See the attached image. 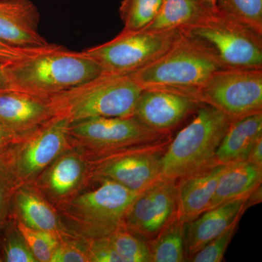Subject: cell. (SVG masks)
<instances>
[{
  "label": "cell",
  "instance_id": "1",
  "mask_svg": "<svg viewBox=\"0 0 262 262\" xmlns=\"http://www.w3.org/2000/svg\"><path fill=\"white\" fill-rule=\"evenodd\" d=\"M75 194L56 206L66 229L84 239L107 237L122 226L133 192L106 179H89Z\"/></svg>",
  "mask_w": 262,
  "mask_h": 262
},
{
  "label": "cell",
  "instance_id": "2",
  "mask_svg": "<svg viewBox=\"0 0 262 262\" xmlns=\"http://www.w3.org/2000/svg\"><path fill=\"white\" fill-rule=\"evenodd\" d=\"M6 66L10 90L49 98L103 73L81 52L54 44L40 54Z\"/></svg>",
  "mask_w": 262,
  "mask_h": 262
},
{
  "label": "cell",
  "instance_id": "3",
  "mask_svg": "<svg viewBox=\"0 0 262 262\" xmlns=\"http://www.w3.org/2000/svg\"><path fill=\"white\" fill-rule=\"evenodd\" d=\"M142 90L130 75L103 72L48 99L53 116L71 123L93 117L134 116Z\"/></svg>",
  "mask_w": 262,
  "mask_h": 262
},
{
  "label": "cell",
  "instance_id": "4",
  "mask_svg": "<svg viewBox=\"0 0 262 262\" xmlns=\"http://www.w3.org/2000/svg\"><path fill=\"white\" fill-rule=\"evenodd\" d=\"M226 67L208 43L182 32L165 54L130 75L143 88L177 89L196 97L198 89L214 72Z\"/></svg>",
  "mask_w": 262,
  "mask_h": 262
},
{
  "label": "cell",
  "instance_id": "5",
  "mask_svg": "<svg viewBox=\"0 0 262 262\" xmlns=\"http://www.w3.org/2000/svg\"><path fill=\"white\" fill-rule=\"evenodd\" d=\"M232 120L202 103L195 117L170 139L160 159V177L178 181L215 163V155Z\"/></svg>",
  "mask_w": 262,
  "mask_h": 262
},
{
  "label": "cell",
  "instance_id": "6",
  "mask_svg": "<svg viewBox=\"0 0 262 262\" xmlns=\"http://www.w3.org/2000/svg\"><path fill=\"white\" fill-rule=\"evenodd\" d=\"M182 32L208 43L232 68L262 69V33L213 5Z\"/></svg>",
  "mask_w": 262,
  "mask_h": 262
},
{
  "label": "cell",
  "instance_id": "7",
  "mask_svg": "<svg viewBox=\"0 0 262 262\" xmlns=\"http://www.w3.org/2000/svg\"><path fill=\"white\" fill-rule=\"evenodd\" d=\"M170 137L146 126L136 117H93L71 122V148L87 160Z\"/></svg>",
  "mask_w": 262,
  "mask_h": 262
},
{
  "label": "cell",
  "instance_id": "8",
  "mask_svg": "<svg viewBox=\"0 0 262 262\" xmlns=\"http://www.w3.org/2000/svg\"><path fill=\"white\" fill-rule=\"evenodd\" d=\"M180 29L151 32L122 31L112 40L84 50L103 72L131 75L165 54L180 37Z\"/></svg>",
  "mask_w": 262,
  "mask_h": 262
},
{
  "label": "cell",
  "instance_id": "9",
  "mask_svg": "<svg viewBox=\"0 0 262 262\" xmlns=\"http://www.w3.org/2000/svg\"><path fill=\"white\" fill-rule=\"evenodd\" d=\"M196 97L232 120L262 113V69L216 71L198 89Z\"/></svg>",
  "mask_w": 262,
  "mask_h": 262
},
{
  "label": "cell",
  "instance_id": "10",
  "mask_svg": "<svg viewBox=\"0 0 262 262\" xmlns=\"http://www.w3.org/2000/svg\"><path fill=\"white\" fill-rule=\"evenodd\" d=\"M70 124L64 118L53 117L5 151L20 185L34 184L60 155L72 149Z\"/></svg>",
  "mask_w": 262,
  "mask_h": 262
},
{
  "label": "cell",
  "instance_id": "11",
  "mask_svg": "<svg viewBox=\"0 0 262 262\" xmlns=\"http://www.w3.org/2000/svg\"><path fill=\"white\" fill-rule=\"evenodd\" d=\"M171 138L87 160L89 179H106L141 192L160 178V159Z\"/></svg>",
  "mask_w": 262,
  "mask_h": 262
},
{
  "label": "cell",
  "instance_id": "12",
  "mask_svg": "<svg viewBox=\"0 0 262 262\" xmlns=\"http://www.w3.org/2000/svg\"><path fill=\"white\" fill-rule=\"evenodd\" d=\"M178 213V181L160 177L139 193L124 216L122 226L149 243Z\"/></svg>",
  "mask_w": 262,
  "mask_h": 262
},
{
  "label": "cell",
  "instance_id": "13",
  "mask_svg": "<svg viewBox=\"0 0 262 262\" xmlns=\"http://www.w3.org/2000/svg\"><path fill=\"white\" fill-rule=\"evenodd\" d=\"M201 103L194 95L167 88H143L134 116L146 126L169 133Z\"/></svg>",
  "mask_w": 262,
  "mask_h": 262
},
{
  "label": "cell",
  "instance_id": "14",
  "mask_svg": "<svg viewBox=\"0 0 262 262\" xmlns=\"http://www.w3.org/2000/svg\"><path fill=\"white\" fill-rule=\"evenodd\" d=\"M89 180V161L72 149L60 155L33 184L56 207L75 194Z\"/></svg>",
  "mask_w": 262,
  "mask_h": 262
},
{
  "label": "cell",
  "instance_id": "15",
  "mask_svg": "<svg viewBox=\"0 0 262 262\" xmlns=\"http://www.w3.org/2000/svg\"><path fill=\"white\" fill-rule=\"evenodd\" d=\"M53 117L48 98L14 90L0 92V123L17 141Z\"/></svg>",
  "mask_w": 262,
  "mask_h": 262
},
{
  "label": "cell",
  "instance_id": "16",
  "mask_svg": "<svg viewBox=\"0 0 262 262\" xmlns=\"http://www.w3.org/2000/svg\"><path fill=\"white\" fill-rule=\"evenodd\" d=\"M12 217L29 228L54 234L60 241L80 238L66 229L56 207L34 184L19 186L15 191Z\"/></svg>",
  "mask_w": 262,
  "mask_h": 262
},
{
  "label": "cell",
  "instance_id": "17",
  "mask_svg": "<svg viewBox=\"0 0 262 262\" xmlns=\"http://www.w3.org/2000/svg\"><path fill=\"white\" fill-rule=\"evenodd\" d=\"M40 14L31 0H0V40L20 48L51 43L39 32Z\"/></svg>",
  "mask_w": 262,
  "mask_h": 262
},
{
  "label": "cell",
  "instance_id": "18",
  "mask_svg": "<svg viewBox=\"0 0 262 262\" xmlns=\"http://www.w3.org/2000/svg\"><path fill=\"white\" fill-rule=\"evenodd\" d=\"M247 198L227 202L185 224L184 246L187 259L234 224L239 223L247 210Z\"/></svg>",
  "mask_w": 262,
  "mask_h": 262
},
{
  "label": "cell",
  "instance_id": "19",
  "mask_svg": "<svg viewBox=\"0 0 262 262\" xmlns=\"http://www.w3.org/2000/svg\"><path fill=\"white\" fill-rule=\"evenodd\" d=\"M225 165L214 163L179 179V220L188 223L208 209Z\"/></svg>",
  "mask_w": 262,
  "mask_h": 262
},
{
  "label": "cell",
  "instance_id": "20",
  "mask_svg": "<svg viewBox=\"0 0 262 262\" xmlns=\"http://www.w3.org/2000/svg\"><path fill=\"white\" fill-rule=\"evenodd\" d=\"M261 181L262 168L248 160L227 164L221 173L208 210L227 202L247 198L261 185Z\"/></svg>",
  "mask_w": 262,
  "mask_h": 262
},
{
  "label": "cell",
  "instance_id": "21",
  "mask_svg": "<svg viewBox=\"0 0 262 262\" xmlns=\"http://www.w3.org/2000/svg\"><path fill=\"white\" fill-rule=\"evenodd\" d=\"M262 138V113L232 120L215 155L221 165L246 160L253 144Z\"/></svg>",
  "mask_w": 262,
  "mask_h": 262
},
{
  "label": "cell",
  "instance_id": "22",
  "mask_svg": "<svg viewBox=\"0 0 262 262\" xmlns=\"http://www.w3.org/2000/svg\"><path fill=\"white\" fill-rule=\"evenodd\" d=\"M206 0H163L158 14L142 30L163 32L185 28L213 6Z\"/></svg>",
  "mask_w": 262,
  "mask_h": 262
},
{
  "label": "cell",
  "instance_id": "23",
  "mask_svg": "<svg viewBox=\"0 0 262 262\" xmlns=\"http://www.w3.org/2000/svg\"><path fill=\"white\" fill-rule=\"evenodd\" d=\"M184 225L176 219L163 232L148 243L151 262L187 261L184 246Z\"/></svg>",
  "mask_w": 262,
  "mask_h": 262
},
{
  "label": "cell",
  "instance_id": "24",
  "mask_svg": "<svg viewBox=\"0 0 262 262\" xmlns=\"http://www.w3.org/2000/svg\"><path fill=\"white\" fill-rule=\"evenodd\" d=\"M163 0H122L119 8L124 32L145 29L154 20Z\"/></svg>",
  "mask_w": 262,
  "mask_h": 262
},
{
  "label": "cell",
  "instance_id": "25",
  "mask_svg": "<svg viewBox=\"0 0 262 262\" xmlns=\"http://www.w3.org/2000/svg\"><path fill=\"white\" fill-rule=\"evenodd\" d=\"M122 262H151L149 245L123 226L107 236Z\"/></svg>",
  "mask_w": 262,
  "mask_h": 262
},
{
  "label": "cell",
  "instance_id": "26",
  "mask_svg": "<svg viewBox=\"0 0 262 262\" xmlns=\"http://www.w3.org/2000/svg\"><path fill=\"white\" fill-rule=\"evenodd\" d=\"M0 253L5 262H37L13 217L0 232Z\"/></svg>",
  "mask_w": 262,
  "mask_h": 262
},
{
  "label": "cell",
  "instance_id": "27",
  "mask_svg": "<svg viewBox=\"0 0 262 262\" xmlns=\"http://www.w3.org/2000/svg\"><path fill=\"white\" fill-rule=\"evenodd\" d=\"M215 6L226 14L262 33V0H218Z\"/></svg>",
  "mask_w": 262,
  "mask_h": 262
},
{
  "label": "cell",
  "instance_id": "28",
  "mask_svg": "<svg viewBox=\"0 0 262 262\" xmlns=\"http://www.w3.org/2000/svg\"><path fill=\"white\" fill-rule=\"evenodd\" d=\"M14 220L37 262H51L52 255L60 243L58 237L49 232L29 228L21 222Z\"/></svg>",
  "mask_w": 262,
  "mask_h": 262
},
{
  "label": "cell",
  "instance_id": "29",
  "mask_svg": "<svg viewBox=\"0 0 262 262\" xmlns=\"http://www.w3.org/2000/svg\"><path fill=\"white\" fill-rule=\"evenodd\" d=\"M20 186L15 178L5 152L0 154V232L12 217L15 191Z\"/></svg>",
  "mask_w": 262,
  "mask_h": 262
},
{
  "label": "cell",
  "instance_id": "30",
  "mask_svg": "<svg viewBox=\"0 0 262 262\" xmlns=\"http://www.w3.org/2000/svg\"><path fill=\"white\" fill-rule=\"evenodd\" d=\"M238 223L234 224L224 233L215 237L204 247L189 258L192 262H221L223 261L226 251L233 238Z\"/></svg>",
  "mask_w": 262,
  "mask_h": 262
},
{
  "label": "cell",
  "instance_id": "31",
  "mask_svg": "<svg viewBox=\"0 0 262 262\" xmlns=\"http://www.w3.org/2000/svg\"><path fill=\"white\" fill-rule=\"evenodd\" d=\"M51 262H90L86 251V239L60 241L52 255Z\"/></svg>",
  "mask_w": 262,
  "mask_h": 262
},
{
  "label": "cell",
  "instance_id": "32",
  "mask_svg": "<svg viewBox=\"0 0 262 262\" xmlns=\"http://www.w3.org/2000/svg\"><path fill=\"white\" fill-rule=\"evenodd\" d=\"M86 251L90 262H122L107 237L86 239Z\"/></svg>",
  "mask_w": 262,
  "mask_h": 262
},
{
  "label": "cell",
  "instance_id": "33",
  "mask_svg": "<svg viewBox=\"0 0 262 262\" xmlns=\"http://www.w3.org/2000/svg\"><path fill=\"white\" fill-rule=\"evenodd\" d=\"M53 45L51 44L46 47L20 48L0 40V63L9 65L16 63L29 57L40 54L50 49Z\"/></svg>",
  "mask_w": 262,
  "mask_h": 262
},
{
  "label": "cell",
  "instance_id": "34",
  "mask_svg": "<svg viewBox=\"0 0 262 262\" xmlns=\"http://www.w3.org/2000/svg\"><path fill=\"white\" fill-rule=\"evenodd\" d=\"M246 160L262 168V138L253 144Z\"/></svg>",
  "mask_w": 262,
  "mask_h": 262
},
{
  "label": "cell",
  "instance_id": "35",
  "mask_svg": "<svg viewBox=\"0 0 262 262\" xmlns=\"http://www.w3.org/2000/svg\"><path fill=\"white\" fill-rule=\"evenodd\" d=\"M17 139L0 123V154L5 152L16 142Z\"/></svg>",
  "mask_w": 262,
  "mask_h": 262
},
{
  "label": "cell",
  "instance_id": "36",
  "mask_svg": "<svg viewBox=\"0 0 262 262\" xmlns=\"http://www.w3.org/2000/svg\"><path fill=\"white\" fill-rule=\"evenodd\" d=\"M262 200V190L261 184L256 188L254 191L249 196H248L247 201H246V207L247 209L249 207L255 206L261 203Z\"/></svg>",
  "mask_w": 262,
  "mask_h": 262
},
{
  "label": "cell",
  "instance_id": "37",
  "mask_svg": "<svg viewBox=\"0 0 262 262\" xmlns=\"http://www.w3.org/2000/svg\"><path fill=\"white\" fill-rule=\"evenodd\" d=\"M10 90L8 75H7L6 66L0 63V92Z\"/></svg>",
  "mask_w": 262,
  "mask_h": 262
},
{
  "label": "cell",
  "instance_id": "38",
  "mask_svg": "<svg viewBox=\"0 0 262 262\" xmlns=\"http://www.w3.org/2000/svg\"><path fill=\"white\" fill-rule=\"evenodd\" d=\"M207 2H209V3H211V4L213 5H216L217 2H218V0H206Z\"/></svg>",
  "mask_w": 262,
  "mask_h": 262
},
{
  "label": "cell",
  "instance_id": "39",
  "mask_svg": "<svg viewBox=\"0 0 262 262\" xmlns=\"http://www.w3.org/2000/svg\"><path fill=\"white\" fill-rule=\"evenodd\" d=\"M3 261V258H2L1 253H0V262Z\"/></svg>",
  "mask_w": 262,
  "mask_h": 262
}]
</instances>
